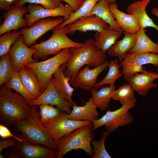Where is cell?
<instances>
[{
    "label": "cell",
    "instance_id": "cell-1",
    "mask_svg": "<svg viewBox=\"0 0 158 158\" xmlns=\"http://www.w3.org/2000/svg\"><path fill=\"white\" fill-rule=\"evenodd\" d=\"M31 106L23 96L5 85L0 89V121L6 125L13 126L17 121L27 118Z\"/></svg>",
    "mask_w": 158,
    "mask_h": 158
},
{
    "label": "cell",
    "instance_id": "cell-2",
    "mask_svg": "<svg viewBox=\"0 0 158 158\" xmlns=\"http://www.w3.org/2000/svg\"><path fill=\"white\" fill-rule=\"evenodd\" d=\"M37 105H31L28 117L17 121L13 126L14 130L28 142L44 145L49 149L57 150V144L41 122L40 112Z\"/></svg>",
    "mask_w": 158,
    "mask_h": 158
},
{
    "label": "cell",
    "instance_id": "cell-3",
    "mask_svg": "<svg viewBox=\"0 0 158 158\" xmlns=\"http://www.w3.org/2000/svg\"><path fill=\"white\" fill-rule=\"evenodd\" d=\"M70 49L72 55L66 63L64 73L70 79V84L77 72L84 65L95 67L107 60L106 52L98 49L92 39L87 40L81 47L71 48Z\"/></svg>",
    "mask_w": 158,
    "mask_h": 158
},
{
    "label": "cell",
    "instance_id": "cell-4",
    "mask_svg": "<svg viewBox=\"0 0 158 158\" xmlns=\"http://www.w3.org/2000/svg\"><path fill=\"white\" fill-rule=\"evenodd\" d=\"M92 126H83L74 130L61 138L57 143V158H62L73 150L80 149L89 154L91 158L93 154L90 142L94 137L92 133Z\"/></svg>",
    "mask_w": 158,
    "mask_h": 158
},
{
    "label": "cell",
    "instance_id": "cell-5",
    "mask_svg": "<svg viewBox=\"0 0 158 158\" xmlns=\"http://www.w3.org/2000/svg\"><path fill=\"white\" fill-rule=\"evenodd\" d=\"M52 30L53 34L47 40L30 47L36 49L33 56L34 58L45 59L49 55L57 54L64 49L81 47L84 44V42H77L71 40L62 28L56 27Z\"/></svg>",
    "mask_w": 158,
    "mask_h": 158
},
{
    "label": "cell",
    "instance_id": "cell-6",
    "mask_svg": "<svg viewBox=\"0 0 158 158\" xmlns=\"http://www.w3.org/2000/svg\"><path fill=\"white\" fill-rule=\"evenodd\" d=\"M71 55L70 48H66L47 60L29 63L25 65L35 72L42 92L45 90L54 73L62 64L66 63Z\"/></svg>",
    "mask_w": 158,
    "mask_h": 158
},
{
    "label": "cell",
    "instance_id": "cell-7",
    "mask_svg": "<svg viewBox=\"0 0 158 158\" xmlns=\"http://www.w3.org/2000/svg\"><path fill=\"white\" fill-rule=\"evenodd\" d=\"M136 102V98L134 97L130 101L122 105L118 109L113 111H107L100 118L93 122L92 131L105 126L107 131L112 133L119 127L131 124L133 122V117L128 111L135 106Z\"/></svg>",
    "mask_w": 158,
    "mask_h": 158
},
{
    "label": "cell",
    "instance_id": "cell-8",
    "mask_svg": "<svg viewBox=\"0 0 158 158\" xmlns=\"http://www.w3.org/2000/svg\"><path fill=\"white\" fill-rule=\"evenodd\" d=\"M150 64L158 67V54L151 52L135 53L124 54L119 64L125 80L139 72L146 71L143 65Z\"/></svg>",
    "mask_w": 158,
    "mask_h": 158
},
{
    "label": "cell",
    "instance_id": "cell-9",
    "mask_svg": "<svg viewBox=\"0 0 158 158\" xmlns=\"http://www.w3.org/2000/svg\"><path fill=\"white\" fill-rule=\"evenodd\" d=\"M67 114L63 111L57 117L42 123L56 144L62 137L76 128L85 125L92 126L93 123L89 121L70 119L66 117Z\"/></svg>",
    "mask_w": 158,
    "mask_h": 158
},
{
    "label": "cell",
    "instance_id": "cell-10",
    "mask_svg": "<svg viewBox=\"0 0 158 158\" xmlns=\"http://www.w3.org/2000/svg\"><path fill=\"white\" fill-rule=\"evenodd\" d=\"M28 8V13L25 14L28 27L36 21L46 18L62 16L64 20H67L75 11L68 4L64 5L62 2L60 6L54 9H47L39 5L30 4Z\"/></svg>",
    "mask_w": 158,
    "mask_h": 158
},
{
    "label": "cell",
    "instance_id": "cell-11",
    "mask_svg": "<svg viewBox=\"0 0 158 158\" xmlns=\"http://www.w3.org/2000/svg\"><path fill=\"white\" fill-rule=\"evenodd\" d=\"M64 21L63 18L61 17L55 19L51 17L43 18L35 22L30 27L20 30L25 44L28 47L34 44L42 35L52 30Z\"/></svg>",
    "mask_w": 158,
    "mask_h": 158
},
{
    "label": "cell",
    "instance_id": "cell-12",
    "mask_svg": "<svg viewBox=\"0 0 158 158\" xmlns=\"http://www.w3.org/2000/svg\"><path fill=\"white\" fill-rule=\"evenodd\" d=\"M35 51V49L26 45L23 36H19L8 52L11 56L13 71L18 72L27 64L37 62L38 59L33 57Z\"/></svg>",
    "mask_w": 158,
    "mask_h": 158
},
{
    "label": "cell",
    "instance_id": "cell-13",
    "mask_svg": "<svg viewBox=\"0 0 158 158\" xmlns=\"http://www.w3.org/2000/svg\"><path fill=\"white\" fill-rule=\"evenodd\" d=\"M42 104L56 106L68 114L72 111V106L70 103L62 97L56 90L53 76L44 91L38 98L32 100L30 103V106H37Z\"/></svg>",
    "mask_w": 158,
    "mask_h": 158
},
{
    "label": "cell",
    "instance_id": "cell-14",
    "mask_svg": "<svg viewBox=\"0 0 158 158\" xmlns=\"http://www.w3.org/2000/svg\"><path fill=\"white\" fill-rule=\"evenodd\" d=\"M109 62L107 60L104 63L91 69L87 65L77 72L71 85L75 88L90 92L97 82L98 76L108 67Z\"/></svg>",
    "mask_w": 158,
    "mask_h": 158
},
{
    "label": "cell",
    "instance_id": "cell-15",
    "mask_svg": "<svg viewBox=\"0 0 158 158\" xmlns=\"http://www.w3.org/2000/svg\"><path fill=\"white\" fill-rule=\"evenodd\" d=\"M109 27L101 18L92 15L80 18L61 28L66 34L72 35L76 31L85 32L89 31L100 32Z\"/></svg>",
    "mask_w": 158,
    "mask_h": 158
},
{
    "label": "cell",
    "instance_id": "cell-16",
    "mask_svg": "<svg viewBox=\"0 0 158 158\" xmlns=\"http://www.w3.org/2000/svg\"><path fill=\"white\" fill-rule=\"evenodd\" d=\"M28 13V8L24 6H12L6 12L1 13L4 20L0 27V35L12 30L18 29L27 25V20L23 15Z\"/></svg>",
    "mask_w": 158,
    "mask_h": 158
},
{
    "label": "cell",
    "instance_id": "cell-17",
    "mask_svg": "<svg viewBox=\"0 0 158 158\" xmlns=\"http://www.w3.org/2000/svg\"><path fill=\"white\" fill-rule=\"evenodd\" d=\"M21 141L18 140L15 147L19 152L22 158H57V150H51L41 145L31 143L21 137Z\"/></svg>",
    "mask_w": 158,
    "mask_h": 158
},
{
    "label": "cell",
    "instance_id": "cell-18",
    "mask_svg": "<svg viewBox=\"0 0 158 158\" xmlns=\"http://www.w3.org/2000/svg\"><path fill=\"white\" fill-rule=\"evenodd\" d=\"M158 78V73L146 70L140 73H136L126 80L134 91L145 96L151 89L157 87V84L153 81Z\"/></svg>",
    "mask_w": 158,
    "mask_h": 158
},
{
    "label": "cell",
    "instance_id": "cell-19",
    "mask_svg": "<svg viewBox=\"0 0 158 158\" xmlns=\"http://www.w3.org/2000/svg\"><path fill=\"white\" fill-rule=\"evenodd\" d=\"M150 1H135L128 6L127 13L134 18L140 28L145 29L147 27H152L158 32V26L154 23L146 12V7Z\"/></svg>",
    "mask_w": 158,
    "mask_h": 158
},
{
    "label": "cell",
    "instance_id": "cell-20",
    "mask_svg": "<svg viewBox=\"0 0 158 158\" xmlns=\"http://www.w3.org/2000/svg\"><path fill=\"white\" fill-rule=\"evenodd\" d=\"M66 63L62 64L54 73V87L58 93L63 98L67 100L72 107L77 105L72 98L74 89L72 87L70 83V79L66 77L64 71L66 68Z\"/></svg>",
    "mask_w": 158,
    "mask_h": 158
},
{
    "label": "cell",
    "instance_id": "cell-21",
    "mask_svg": "<svg viewBox=\"0 0 158 158\" xmlns=\"http://www.w3.org/2000/svg\"><path fill=\"white\" fill-rule=\"evenodd\" d=\"M108 7L117 25L123 31L137 33L140 28L132 16L119 10L116 3L109 4Z\"/></svg>",
    "mask_w": 158,
    "mask_h": 158
},
{
    "label": "cell",
    "instance_id": "cell-22",
    "mask_svg": "<svg viewBox=\"0 0 158 158\" xmlns=\"http://www.w3.org/2000/svg\"><path fill=\"white\" fill-rule=\"evenodd\" d=\"M71 112L66 114L67 118L71 120L76 121H87L92 122L98 119L99 112L97 107L90 98L88 101L83 106L74 105Z\"/></svg>",
    "mask_w": 158,
    "mask_h": 158
},
{
    "label": "cell",
    "instance_id": "cell-23",
    "mask_svg": "<svg viewBox=\"0 0 158 158\" xmlns=\"http://www.w3.org/2000/svg\"><path fill=\"white\" fill-rule=\"evenodd\" d=\"M18 72L26 90L33 99L40 96L42 92L34 71L30 67L25 66Z\"/></svg>",
    "mask_w": 158,
    "mask_h": 158
},
{
    "label": "cell",
    "instance_id": "cell-24",
    "mask_svg": "<svg viewBox=\"0 0 158 158\" xmlns=\"http://www.w3.org/2000/svg\"><path fill=\"white\" fill-rule=\"evenodd\" d=\"M122 39L118 41L107 51L108 54L112 57H117L121 62L123 60L125 54L128 52L134 46L137 33L125 32Z\"/></svg>",
    "mask_w": 158,
    "mask_h": 158
},
{
    "label": "cell",
    "instance_id": "cell-25",
    "mask_svg": "<svg viewBox=\"0 0 158 158\" xmlns=\"http://www.w3.org/2000/svg\"><path fill=\"white\" fill-rule=\"evenodd\" d=\"M122 33L110 27L104 28L95 35L96 46L99 49L106 52L109 48L114 44Z\"/></svg>",
    "mask_w": 158,
    "mask_h": 158
},
{
    "label": "cell",
    "instance_id": "cell-26",
    "mask_svg": "<svg viewBox=\"0 0 158 158\" xmlns=\"http://www.w3.org/2000/svg\"><path fill=\"white\" fill-rule=\"evenodd\" d=\"M116 0H99L88 16L95 15L105 21L109 25L110 28L124 33L117 25L112 14L109 8V5L116 3Z\"/></svg>",
    "mask_w": 158,
    "mask_h": 158
},
{
    "label": "cell",
    "instance_id": "cell-27",
    "mask_svg": "<svg viewBox=\"0 0 158 158\" xmlns=\"http://www.w3.org/2000/svg\"><path fill=\"white\" fill-rule=\"evenodd\" d=\"M146 30L141 28L137 33L135 42L133 47L128 52H151L158 54V44L152 41L146 35Z\"/></svg>",
    "mask_w": 158,
    "mask_h": 158
},
{
    "label": "cell",
    "instance_id": "cell-28",
    "mask_svg": "<svg viewBox=\"0 0 158 158\" xmlns=\"http://www.w3.org/2000/svg\"><path fill=\"white\" fill-rule=\"evenodd\" d=\"M95 87L92 88L90 92L93 101L97 108L104 111L109 107L111 95L115 90L114 84L110 85L108 86L103 87L97 91Z\"/></svg>",
    "mask_w": 158,
    "mask_h": 158
},
{
    "label": "cell",
    "instance_id": "cell-29",
    "mask_svg": "<svg viewBox=\"0 0 158 158\" xmlns=\"http://www.w3.org/2000/svg\"><path fill=\"white\" fill-rule=\"evenodd\" d=\"M99 0H84L82 5L77 11L72 13L67 20L64 21L62 23L56 27L58 28H62L80 18L88 16Z\"/></svg>",
    "mask_w": 158,
    "mask_h": 158
},
{
    "label": "cell",
    "instance_id": "cell-30",
    "mask_svg": "<svg viewBox=\"0 0 158 158\" xmlns=\"http://www.w3.org/2000/svg\"><path fill=\"white\" fill-rule=\"evenodd\" d=\"M108 67L109 71L106 75L95 85V87L97 90L103 85L114 84L117 80L123 76L122 72L119 70L120 66L117 59H115L109 62Z\"/></svg>",
    "mask_w": 158,
    "mask_h": 158
},
{
    "label": "cell",
    "instance_id": "cell-31",
    "mask_svg": "<svg viewBox=\"0 0 158 158\" xmlns=\"http://www.w3.org/2000/svg\"><path fill=\"white\" fill-rule=\"evenodd\" d=\"M4 85L23 96L30 103L34 99L26 90L18 72L13 71L10 80Z\"/></svg>",
    "mask_w": 158,
    "mask_h": 158
},
{
    "label": "cell",
    "instance_id": "cell-32",
    "mask_svg": "<svg viewBox=\"0 0 158 158\" xmlns=\"http://www.w3.org/2000/svg\"><path fill=\"white\" fill-rule=\"evenodd\" d=\"M11 56L8 53L1 57L0 85H2L10 79L13 71Z\"/></svg>",
    "mask_w": 158,
    "mask_h": 158
},
{
    "label": "cell",
    "instance_id": "cell-33",
    "mask_svg": "<svg viewBox=\"0 0 158 158\" xmlns=\"http://www.w3.org/2000/svg\"><path fill=\"white\" fill-rule=\"evenodd\" d=\"M21 35L20 31H10L6 32L0 37V56L8 53L12 45L18 37Z\"/></svg>",
    "mask_w": 158,
    "mask_h": 158
},
{
    "label": "cell",
    "instance_id": "cell-34",
    "mask_svg": "<svg viewBox=\"0 0 158 158\" xmlns=\"http://www.w3.org/2000/svg\"><path fill=\"white\" fill-rule=\"evenodd\" d=\"M134 91L129 84H125L115 90L111 95V98L120 101L123 105L130 101L134 98Z\"/></svg>",
    "mask_w": 158,
    "mask_h": 158
},
{
    "label": "cell",
    "instance_id": "cell-35",
    "mask_svg": "<svg viewBox=\"0 0 158 158\" xmlns=\"http://www.w3.org/2000/svg\"><path fill=\"white\" fill-rule=\"evenodd\" d=\"M110 133L108 131L103 132L102 136L99 140L92 141L94 148V154L92 158H112L106 150L105 146L106 139Z\"/></svg>",
    "mask_w": 158,
    "mask_h": 158
},
{
    "label": "cell",
    "instance_id": "cell-36",
    "mask_svg": "<svg viewBox=\"0 0 158 158\" xmlns=\"http://www.w3.org/2000/svg\"><path fill=\"white\" fill-rule=\"evenodd\" d=\"M61 0H19L14 5L17 6H24L26 3L30 4H40L47 9H54L59 7Z\"/></svg>",
    "mask_w": 158,
    "mask_h": 158
},
{
    "label": "cell",
    "instance_id": "cell-37",
    "mask_svg": "<svg viewBox=\"0 0 158 158\" xmlns=\"http://www.w3.org/2000/svg\"><path fill=\"white\" fill-rule=\"evenodd\" d=\"M0 136L3 139L12 137L20 141L22 140L18 135H13L7 127L1 124H0Z\"/></svg>",
    "mask_w": 158,
    "mask_h": 158
},
{
    "label": "cell",
    "instance_id": "cell-38",
    "mask_svg": "<svg viewBox=\"0 0 158 158\" xmlns=\"http://www.w3.org/2000/svg\"><path fill=\"white\" fill-rule=\"evenodd\" d=\"M18 140L15 139H3L0 141V154L5 149L11 146H16Z\"/></svg>",
    "mask_w": 158,
    "mask_h": 158
},
{
    "label": "cell",
    "instance_id": "cell-39",
    "mask_svg": "<svg viewBox=\"0 0 158 158\" xmlns=\"http://www.w3.org/2000/svg\"><path fill=\"white\" fill-rule=\"evenodd\" d=\"M63 111L58 107H54V106L49 105L48 120L57 117Z\"/></svg>",
    "mask_w": 158,
    "mask_h": 158
},
{
    "label": "cell",
    "instance_id": "cell-40",
    "mask_svg": "<svg viewBox=\"0 0 158 158\" xmlns=\"http://www.w3.org/2000/svg\"><path fill=\"white\" fill-rule=\"evenodd\" d=\"M40 109V119L43 123L48 120V112L49 105L42 104L38 105Z\"/></svg>",
    "mask_w": 158,
    "mask_h": 158
},
{
    "label": "cell",
    "instance_id": "cell-41",
    "mask_svg": "<svg viewBox=\"0 0 158 158\" xmlns=\"http://www.w3.org/2000/svg\"><path fill=\"white\" fill-rule=\"evenodd\" d=\"M19 0H0V8L1 10H9L13 4H15Z\"/></svg>",
    "mask_w": 158,
    "mask_h": 158
},
{
    "label": "cell",
    "instance_id": "cell-42",
    "mask_svg": "<svg viewBox=\"0 0 158 158\" xmlns=\"http://www.w3.org/2000/svg\"><path fill=\"white\" fill-rule=\"evenodd\" d=\"M71 6L75 12L77 11L82 5L84 0H61Z\"/></svg>",
    "mask_w": 158,
    "mask_h": 158
},
{
    "label": "cell",
    "instance_id": "cell-43",
    "mask_svg": "<svg viewBox=\"0 0 158 158\" xmlns=\"http://www.w3.org/2000/svg\"><path fill=\"white\" fill-rule=\"evenodd\" d=\"M4 155L6 158H22L19 152L15 147L12 148L10 152H5Z\"/></svg>",
    "mask_w": 158,
    "mask_h": 158
},
{
    "label": "cell",
    "instance_id": "cell-44",
    "mask_svg": "<svg viewBox=\"0 0 158 158\" xmlns=\"http://www.w3.org/2000/svg\"><path fill=\"white\" fill-rule=\"evenodd\" d=\"M151 13L152 14L156 16L158 18V8H153L151 10Z\"/></svg>",
    "mask_w": 158,
    "mask_h": 158
},
{
    "label": "cell",
    "instance_id": "cell-45",
    "mask_svg": "<svg viewBox=\"0 0 158 158\" xmlns=\"http://www.w3.org/2000/svg\"><path fill=\"white\" fill-rule=\"evenodd\" d=\"M5 157V156L4 154H0V158H3Z\"/></svg>",
    "mask_w": 158,
    "mask_h": 158
},
{
    "label": "cell",
    "instance_id": "cell-46",
    "mask_svg": "<svg viewBox=\"0 0 158 158\" xmlns=\"http://www.w3.org/2000/svg\"><path fill=\"white\" fill-rule=\"evenodd\" d=\"M157 72H158V67H157Z\"/></svg>",
    "mask_w": 158,
    "mask_h": 158
},
{
    "label": "cell",
    "instance_id": "cell-47",
    "mask_svg": "<svg viewBox=\"0 0 158 158\" xmlns=\"http://www.w3.org/2000/svg\"></svg>",
    "mask_w": 158,
    "mask_h": 158
}]
</instances>
